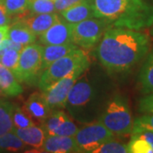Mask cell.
I'll return each mask as SVG.
<instances>
[{
    "mask_svg": "<svg viewBox=\"0 0 153 153\" xmlns=\"http://www.w3.org/2000/svg\"><path fill=\"white\" fill-rule=\"evenodd\" d=\"M151 44L150 36L141 31L108 27L96 45L94 55L111 76L127 74L145 60Z\"/></svg>",
    "mask_w": 153,
    "mask_h": 153,
    "instance_id": "cell-1",
    "label": "cell"
},
{
    "mask_svg": "<svg viewBox=\"0 0 153 153\" xmlns=\"http://www.w3.org/2000/svg\"><path fill=\"white\" fill-rule=\"evenodd\" d=\"M116 91L111 76L100 64H90L77 78L66 100L65 109L82 123L97 121Z\"/></svg>",
    "mask_w": 153,
    "mask_h": 153,
    "instance_id": "cell-2",
    "label": "cell"
},
{
    "mask_svg": "<svg viewBox=\"0 0 153 153\" xmlns=\"http://www.w3.org/2000/svg\"><path fill=\"white\" fill-rule=\"evenodd\" d=\"M94 15L108 27L143 31L153 25V0H92Z\"/></svg>",
    "mask_w": 153,
    "mask_h": 153,
    "instance_id": "cell-3",
    "label": "cell"
},
{
    "mask_svg": "<svg viewBox=\"0 0 153 153\" xmlns=\"http://www.w3.org/2000/svg\"><path fill=\"white\" fill-rule=\"evenodd\" d=\"M97 121L105 126L115 136L131 134L134 119L125 94L115 91Z\"/></svg>",
    "mask_w": 153,
    "mask_h": 153,
    "instance_id": "cell-4",
    "label": "cell"
},
{
    "mask_svg": "<svg viewBox=\"0 0 153 153\" xmlns=\"http://www.w3.org/2000/svg\"><path fill=\"white\" fill-rule=\"evenodd\" d=\"M90 64L91 61L83 49H74L55 60L42 72L38 82V88L42 91L77 69H86Z\"/></svg>",
    "mask_w": 153,
    "mask_h": 153,
    "instance_id": "cell-5",
    "label": "cell"
},
{
    "mask_svg": "<svg viewBox=\"0 0 153 153\" xmlns=\"http://www.w3.org/2000/svg\"><path fill=\"white\" fill-rule=\"evenodd\" d=\"M42 53L43 46L34 43L22 49L18 66L14 73L19 82L32 86L38 85L42 74Z\"/></svg>",
    "mask_w": 153,
    "mask_h": 153,
    "instance_id": "cell-6",
    "label": "cell"
},
{
    "mask_svg": "<svg viewBox=\"0 0 153 153\" xmlns=\"http://www.w3.org/2000/svg\"><path fill=\"white\" fill-rule=\"evenodd\" d=\"M108 28L106 22L99 18H90L73 24L71 43L82 49L96 46Z\"/></svg>",
    "mask_w": 153,
    "mask_h": 153,
    "instance_id": "cell-7",
    "label": "cell"
},
{
    "mask_svg": "<svg viewBox=\"0 0 153 153\" xmlns=\"http://www.w3.org/2000/svg\"><path fill=\"white\" fill-rule=\"evenodd\" d=\"M81 152H94L103 143L115 139V135L99 121L86 123L74 135Z\"/></svg>",
    "mask_w": 153,
    "mask_h": 153,
    "instance_id": "cell-8",
    "label": "cell"
},
{
    "mask_svg": "<svg viewBox=\"0 0 153 153\" xmlns=\"http://www.w3.org/2000/svg\"><path fill=\"white\" fill-rule=\"evenodd\" d=\"M86 69L79 68L42 90V93L51 110L65 108L66 100L71 92V88L73 87L79 76Z\"/></svg>",
    "mask_w": 153,
    "mask_h": 153,
    "instance_id": "cell-9",
    "label": "cell"
},
{
    "mask_svg": "<svg viewBox=\"0 0 153 153\" xmlns=\"http://www.w3.org/2000/svg\"><path fill=\"white\" fill-rule=\"evenodd\" d=\"M73 24L60 18L59 21L39 36V42L43 45H57L71 43Z\"/></svg>",
    "mask_w": 153,
    "mask_h": 153,
    "instance_id": "cell-10",
    "label": "cell"
},
{
    "mask_svg": "<svg viewBox=\"0 0 153 153\" xmlns=\"http://www.w3.org/2000/svg\"><path fill=\"white\" fill-rule=\"evenodd\" d=\"M41 150L44 152L49 153L81 152L74 137L59 135L46 137Z\"/></svg>",
    "mask_w": 153,
    "mask_h": 153,
    "instance_id": "cell-11",
    "label": "cell"
},
{
    "mask_svg": "<svg viewBox=\"0 0 153 153\" xmlns=\"http://www.w3.org/2000/svg\"><path fill=\"white\" fill-rule=\"evenodd\" d=\"M58 14L63 21L71 24L94 18L93 2L92 0H82Z\"/></svg>",
    "mask_w": 153,
    "mask_h": 153,
    "instance_id": "cell-12",
    "label": "cell"
},
{
    "mask_svg": "<svg viewBox=\"0 0 153 153\" xmlns=\"http://www.w3.org/2000/svg\"><path fill=\"white\" fill-rule=\"evenodd\" d=\"M129 142L128 153H153V132L134 128Z\"/></svg>",
    "mask_w": 153,
    "mask_h": 153,
    "instance_id": "cell-13",
    "label": "cell"
},
{
    "mask_svg": "<svg viewBox=\"0 0 153 153\" xmlns=\"http://www.w3.org/2000/svg\"><path fill=\"white\" fill-rule=\"evenodd\" d=\"M24 109L32 117L40 122L44 121L52 111L42 92L32 94L27 100Z\"/></svg>",
    "mask_w": 153,
    "mask_h": 153,
    "instance_id": "cell-14",
    "label": "cell"
},
{
    "mask_svg": "<svg viewBox=\"0 0 153 153\" xmlns=\"http://www.w3.org/2000/svg\"><path fill=\"white\" fill-rule=\"evenodd\" d=\"M60 16L57 13L48 14H32L26 18H22L24 22L37 36H40L48 30L53 24L60 20Z\"/></svg>",
    "mask_w": 153,
    "mask_h": 153,
    "instance_id": "cell-15",
    "label": "cell"
},
{
    "mask_svg": "<svg viewBox=\"0 0 153 153\" xmlns=\"http://www.w3.org/2000/svg\"><path fill=\"white\" fill-rule=\"evenodd\" d=\"M12 131L27 146L35 149H41L47 137L41 126L33 125L25 128H17L14 127Z\"/></svg>",
    "mask_w": 153,
    "mask_h": 153,
    "instance_id": "cell-16",
    "label": "cell"
},
{
    "mask_svg": "<svg viewBox=\"0 0 153 153\" xmlns=\"http://www.w3.org/2000/svg\"><path fill=\"white\" fill-rule=\"evenodd\" d=\"M76 49H78V47L73 43L57 45H45L43 47L42 53V72L55 60Z\"/></svg>",
    "mask_w": 153,
    "mask_h": 153,
    "instance_id": "cell-17",
    "label": "cell"
},
{
    "mask_svg": "<svg viewBox=\"0 0 153 153\" xmlns=\"http://www.w3.org/2000/svg\"><path fill=\"white\" fill-rule=\"evenodd\" d=\"M0 88L6 96L16 97L22 94L23 88L16 76L0 62Z\"/></svg>",
    "mask_w": 153,
    "mask_h": 153,
    "instance_id": "cell-18",
    "label": "cell"
},
{
    "mask_svg": "<svg viewBox=\"0 0 153 153\" xmlns=\"http://www.w3.org/2000/svg\"><path fill=\"white\" fill-rule=\"evenodd\" d=\"M138 83L144 95L153 93V49L149 51L144 60L139 73Z\"/></svg>",
    "mask_w": 153,
    "mask_h": 153,
    "instance_id": "cell-19",
    "label": "cell"
},
{
    "mask_svg": "<svg viewBox=\"0 0 153 153\" xmlns=\"http://www.w3.org/2000/svg\"><path fill=\"white\" fill-rule=\"evenodd\" d=\"M8 37L12 41L22 44L24 47L35 43L37 39V35L22 20L17 21L9 27Z\"/></svg>",
    "mask_w": 153,
    "mask_h": 153,
    "instance_id": "cell-20",
    "label": "cell"
},
{
    "mask_svg": "<svg viewBox=\"0 0 153 153\" xmlns=\"http://www.w3.org/2000/svg\"><path fill=\"white\" fill-rule=\"evenodd\" d=\"M15 105L4 97L0 99V136L12 132L14 128L13 112Z\"/></svg>",
    "mask_w": 153,
    "mask_h": 153,
    "instance_id": "cell-21",
    "label": "cell"
},
{
    "mask_svg": "<svg viewBox=\"0 0 153 153\" xmlns=\"http://www.w3.org/2000/svg\"><path fill=\"white\" fill-rule=\"evenodd\" d=\"M27 146L13 131L0 136V152H23Z\"/></svg>",
    "mask_w": 153,
    "mask_h": 153,
    "instance_id": "cell-22",
    "label": "cell"
},
{
    "mask_svg": "<svg viewBox=\"0 0 153 153\" xmlns=\"http://www.w3.org/2000/svg\"><path fill=\"white\" fill-rule=\"evenodd\" d=\"M69 117H70L63 110H52L51 113L44 121L41 122V127L44 128L46 135L49 136L58 127H60Z\"/></svg>",
    "mask_w": 153,
    "mask_h": 153,
    "instance_id": "cell-23",
    "label": "cell"
},
{
    "mask_svg": "<svg viewBox=\"0 0 153 153\" xmlns=\"http://www.w3.org/2000/svg\"><path fill=\"white\" fill-rule=\"evenodd\" d=\"M28 10L32 14L57 13L55 7V1L52 0H29Z\"/></svg>",
    "mask_w": 153,
    "mask_h": 153,
    "instance_id": "cell-24",
    "label": "cell"
},
{
    "mask_svg": "<svg viewBox=\"0 0 153 153\" xmlns=\"http://www.w3.org/2000/svg\"><path fill=\"white\" fill-rule=\"evenodd\" d=\"M13 123L14 127L17 128H25L30 126L35 125L33 117L28 114L27 111L16 105L13 112Z\"/></svg>",
    "mask_w": 153,
    "mask_h": 153,
    "instance_id": "cell-25",
    "label": "cell"
},
{
    "mask_svg": "<svg viewBox=\"0 0 153 153\" xmlns=\"http://www.w3.org/2000/svg\"><path fill=\"white\" fill-rule=\"evenodd\" d=\"M128 153V145L120 141L115 140V139L110 140L100 145L93 153Z\"/></svg>",
    "mask_w": 153,
    "mask_h": 153,
    "instance_id": "cell-26",
    "label": "cell"
},
{
    "mask_svg": "<svg viewBox=\"0 0 153 153\" xmlns=\"http://www.w3.org/2000/svg\"><path fill=\"white\" fill-rule=\"evenodd\" d=\"M10 16L23 15L28 10L29 0H2Z\"/></svg>",
    "mask_w": 153,
    "mask_h": 153,
    "instance_id": "cell-27",
    "label": "cell"
},
{
    "mask_svg": "<svg viewBox=\"0 0 153 153\" xmlns=\"http://www.w3.org/2000/svg\"><path fill=\"white\" fill-rule=\"evenodd\" d=\"M20 58V52L16 49H8L1 55V63L13 73L16 70Z\"/></svg>",
    "mask_w": 153,
    "mask_h": 153,
    "instance_id": "cell-28",
    "label": "cell"
},
{
    "mask_svg": "<svg viewBox=\"0 0 153 153\" xmlns=\"http://www.w3.org/2000/svg\"><path fill=\"white\" fill-rule=\"evenodd\" d=\"M77 130H78V128L76 125V123L69 117L60 127H58L55 131L51 134V135L74 137Z\"/></svg>",
    "mask_w": 153,
    "mask_h": 153,
    "instance_id": "cell-29",
    "label": "cell"
},
{
    "mask_svg": "<svg viewBox=\"0 0 153 153\" xmlns=\"http://www.w3.org/2000/svg\"><path fill=\"white\" fill-rule=\"evenodd\" d=\"M134 128H144L153 132V113L145 114L134 120Z\"/></svg>",
    "mask_w": 153,
    "mask_h": 153,
    "instance_id": "cell-30",
    "label": "cell"
},
{
    "mask_svg": "<svg viewBox=\"0 0 153 153\" xmlns=\"http://www.w3.org/2000/svg\"><path fill=\"white\" fill-rule=\"evenodd\" d=\"M138 109L142 113H153V93L145 95L139 100Z\"/></svg>",
    "mask_w": 153,
    "mask_h": 153,
    "instance_id": "cell-31",
    "label": "cell"
},
{
    "mask_svg": "<svg viewBox=\"0 0 153 153\" xmlns=\"http://www.w3.org/2000/svg\"><path fill=\"white\" fill-rule=\"evenodd\" d=\"M23 48H24L23 45L17 44L16 42L12 41L9 37H6L0 44V56L8 49H16L17 51L21 52Z\"/></svg>",
    "mask_w": 153,
    "mask_h": 153,
    "instance_id": "cell-32",
    "label": "cell"
},
{
    "mask_svg": "<svg viewBox=\"0 0 153 153\" xmlns=\"http://www.w3.org/2000/svg\"><path fill=\"white\" fill-rule=\"evenodd\" d=\"M81 1L82 0H55V7L56 12L60 13V11L66 10L69 7L74 5V4H76Z\"/></svg>",
    "mask_w": 153,
    "mask_h": 153,
    "instance_id": "cell-33",
    "label": "cell"
},
{
    "mask_svg": "<svg viewBox=\"0 0 153 153\" xmlns=\"http://www.w3.org/2000/svg\"><path fill=\"white\" fill-rule=\"evenodd\" d=\"M11 18L2 0H0V26H9Z\"/></svg>",
    "mask_w": 153,
    "mask_h": 153,
    "instance_id": "cell-34",
    "label": "cell"
},
{
    "mask_svg": "<svg viewBox=\"0 0 153 153\" xmlns=\"http://www.w3.org/2000/svg\"><path fill=\"white\" fill-rule=\"evenodd\" d=\"M9 27V26H0V44L6 37H8Z\"/></svg>",
    "mask_w": 153,
    "mask_h": 153,
    "instance_id": "cell-35",
    "label": "cell"
},
{
    "mask_svg": "<svg viewBox=\"0 0 153 153\" xmlns=\"http://www.w3.org/2000/svg\"><path fill=\"white\" fill-rule=\"evenodd\" d=\"M6 95L4 94V93L3 92V90L1 89V88H0V99L3 98V97H5Z\"/></svg>",
    "mask_w": 153,
    "mask_h": 153,
    "instance_id": "cell-36",
    "label": "cell"
},
{
    "mask_svg": "<svg viewBox=\"0 0 153 153\" xmlns=\"http://www.w3.org/2000/svg\"><path fill=\"white\" fill-rule=\"evenodd\" d=\"M150 35H151V37L153 38V25L152 26V27H151V30H150Z\"/></svg>",
    "mask_w": 153,
    "mask_h": 153,
    "instance_id": "cell-37",
    "label": "cell"
},
{
    "mask_svg": "<svg viewBox=\"0 0 153 153\" xmlns=\"http://www.w3.org/2000/svg\"><path fill=\"white\" fill-rule=\"evenodd\" d=\"M0 61H1V56H0Z\"/></svg>",
    "mask_w": 153,
    "mask_h": 153,
    "instance_id": "cell-38",
    "label": "cell"
},
{
    "mask_svg": "<svg viewBox=\"0 0 153 153\" xmlns=\"http://www.w3.org/2000/svg\"><path fill=\"white\" fill-rule=\"evenodd\" d=\"M52 1H55V0H52Z\"/></svg>",
    "mask_w": 153,
    "mask_h": 153,
    "instance_id": "cell-39",
    "label": "cell"
}]
</instances>
